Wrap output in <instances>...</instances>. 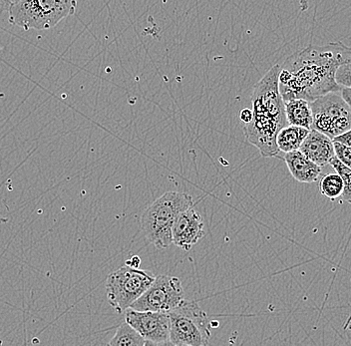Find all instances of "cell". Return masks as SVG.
Listing matches in <instances>:
<instances>
[{"mask_svg":"<svg viewBox=\"0 0 351 346\" xmlns=\"http://www.w3.org/2000/svg\"><path fill=\"white\" fill-rule=\"evenodd\" d=\"M111 346H145L147 341L128 323H123L109 343Z\"/></svg>","mask_w":351,"mask_h":346,"instance_id":"15","label":"cell"},{"mask_svg":"<svg viewBox=\"0 0 351 346\" xmlns=\"http://www.w3.org/2000/svg\"><path fill=\"white\" fill-rule=\"evenodd\" d=\"M319 189L322 195L331 201L340 198L343 193V181L337 173L326 175L320 180Z\"/></svg>","mask_w":351,"mask_h":346,"instance_id":"16","label":"cell"},{"mask_svg":"<svg viewBox=\"0 0 351 346\" xmlns=\"http://www.w3.org/2000/svg\"><path fill=\"white\" fill-rule=\"evenodd\" d=\"M170 317V341L172 345H210L212 323L207 313L195 301H184L168 312Z\"/></svg>","mask_w":351,"mask_h":346,"instance_id":"5","label":"cell"},{"mask_svg":"<svg viewBox=\"0 0 351 346\" xmlns=\"http://www.w3.org/2000/svg\"><path fill=\"white\" fill-rule=\"evenodd\" d=\"M350 133V130L346 131V132L342 133V134L333 137L331 141L339 142V143L344 144V145L351 147Z\"/></svg>","mask_w":351,"mask_h":346,"instance_id":"20","label":"cell"},{"mask_svg":"<svg viewBox=\"0 0 351 346\" xmlns=\"http://www.w3.org/2000/svg\"><path fill=\"white\" fill-rule=\"evenodd\" d=\"M309 130L302 127L285 126L280 129L278 136H276V146L278 150L284 153L293 152L298 150L302 145L304 140L306 139Z\"/></svg>","mask_w":351,"mask_h":346,"instance_id":"14","label":"cell"},{"mask_svg":"<svg viewBox=\"0 0 351 346\" xmlns=\"http://www.w3.org/2000/svg\"><path fill=\"white\" fill-rule=\"evenodd\" d=\"M194 200L181 192H167L143 212L141 225L147 240L158 249H168L172 243V227L182 212L193 208Z\"/></svg>","mask_w":351,"mask_h":346,"instance_id":"3","label":"cell"},{"mask_svg":"<svg viewBox=\"0 0 351 346\" xmlns=\"http://www.w3.org/2000/svg\"><path fill=\"white\" fill-rule=\"evenodd\" d=\"M298 150L322 168L328 165L331 158L335 157L330 138L315 129L309 130Z\"/></svg>","mask_w":351,"mask_h":346,"instance_id":"11","label":"cell"},{"mask_svg":"<svg viewBox=\"0 0 351 346\" xmlns=\"http://www.w3.org/2000/svg\"><path fill=\"white\" fill-rule=\"evenodd\" d=\"M17 1L19 0H0V12H10L11 6Z\"/></svg>","mask_w":351,"mask_h":346,"instance_id":"23","label":"cell"},{"mask_svg":"<svg viewBox=\"0 0 351 346\" xmlns=\"http://www.w3.org/2000/svg\"><path fill=\"white\" fill-rule=\"evenodd\" d=\"M285 112L287 124L302 127L307 130L313 129V114L309 101L302 98L285 101Z\"/></svg>","mask_w":351,"mask_h":346,"instance_id":"13","label":"cell"},{"mask_svg":"<svg viewBox=\"0 0 351 346\" xmlns=\"http://www.w3.org/2000/svg\"><path fill=\"white\" fill-rule=\"evenodd\" d=\"M285 161L291 176L300 183L311 184L317 181L322 167L313 163L300 150L285 153Z\"/></svg>","mask_w":351,"mask_h":346,"instance_id":"12","label":"cell"},{"mask_svg":"<svg viewBox=\"0 0 351 346\" xmlns=\"http://www.w3.org/2000/svg\"><path fill=\"white\" fill-rule=\"evenodd\" d=\"M78 0H19L8 12V21L22 29L47 30L76 12Z\"/></svg>","mask_w":351,"mask_h":346,"instance_id":"4","label":"cell"},{"mask_svg":"<svg viewBox=\"0 0 351 346\" xmlns=\"http://www.w3.org/2000/svg\"><path fill=\"white\" fill-rule=\"evenodd\" d=\"M329 164L332 166V168L337 171V174H339L340 178L343 181V193H342V200L346 201V203H350L351 201V170L350 167L348 166L344 165L342 162H340L337 158L332 157L331 158L330 161H329Z\"/></svg>","mask_w":351,"mask_h":346,"instance_id":"17","label":"cell"},{"mask_svg":"<svg viewBox=\"0 0 351 346\" xmlns=\"http://www.w3.org/2000/svg\"><path fill=\"white\" fill-rule=\"evenodd\" d=\"M313 129L332 139L351 129V110L339 92H330L311 102Z\"/></svg>","mask_w":351,"mask_h":346,"instance_id":"7","label":"cell"},{"mask_svg":"<svg viewBox=\"0 0 351 346\" xmlns=\"http://www.w3.org/2000/svg\"><path fill=\"white\" fill-rule=\"evenodd\" d=\"M351 63H344V64L339 65L335 71V82L339 85L340 87H350L351 81Z\"/></svg>","mask_w":351,"mask_h":346,"instance_id":"18","label":"cell"},{"mask_svg":"<svg viewBox=\"0 0 351 346\" xmlns=\"http://www.w3.org/2000/svg\"><path fill=\"white\" fill-rule=\"evenodd\" d=\"M339 95L341 96L342 99L346 101L348 105L351 102V89L350 87H340L339 91Z\"/></svg>","mask_w":351,"mask_h":346,"instance_id":"21","label":"cell"},{"mask_svg":"<svg viewBox=\"0 0 351 346\" xmlns=\"http://www.w3.org/2000/svg\"><path fill=\"white\" fill-rule=\"evenodd\" d=\"M252 118V112L251 109L245 108L240 112V120L243 124L249 123Z\"/></svg>","mask_w":351,"mask_h":346,"instance_id":"22","label":"cell"},{"mask_svg":"<svg viewBox=\"0 0 351 346\" xmlns=\"http://www.w3.org/2000/svg\"><path fill=\"white\" fill-rule=\"evenodd\" d=\"M125 321L135 328L147 345H172L170 341V317L167 312L125 310Z\"/></svg>","mask_w":351,"mask_h":346,"instance_id":"9","label":"cell"},{"mask_svg":"<svg viewBox=\"0 0 351 346\" xmlns=\"http://www.w3.org/2000/svg\"><path fill=\"white\" fill-rule=\"evenodd\" d=\"M351 63V49L341 42L309 45L282 63L278 72V89L284 101L302 98L311 101L330 92H339L335 71Z\"/></svg>","mask_w":351,"mask_h":346,"instance_id":"1","label":"cell"},{"mask_svg":"<svg viewBox=\"0 0 351 346\" xmlns=\"http://www.w3.org/2000/svg\"><path fill=\"white\" fill-rule=\"evenodd\" d=\"M185 301L181 280L176 277L160 275L155 277L148 290L131 304L139 312H167Z\"/></svg>","mask_w":351,"mask_h":346,"instance_id":"8","label":"cell"},{"mask_svg":"<svg viewBox=\"0 0 351 346\" xmlns=\"http://www.w3.org/2000/svg\"><path fill=\"white\" fill-rule=\"evenodd\" d=\"M204 235L203 219L193 208L178 214L172 227V243L175 246L189 251Z\"/></svg>","mask_w":351,"mask_h":346,"instance_id":"10","label":"cell"},{"mask_svg":"<svg viewBox=\"0 0 351 346\" xmlns=\"http://www.w3.org/2000/svg\"><path fill=\"white\" fill-rule=\"evenodd\" d=\"M333 152H335V157L337 158L340 162L344 165L350 167L351 165V151L350 146L344 145V144L339 143V142H333Z\"/></svg>","mask_w":351,"mask_h":346,"instance_id":"19","label":"cell"},{"mask_svg":"<svg viewBox=\"0 0 351 346\" xmlns=\"http://www.w3.org/2000/svg\"><path fill=\"white\" fill-rule=\"evenodd\" d=\"M127 266H130L132 268H139L140 264H141V260L138 256H135V257H132L130 260H127L126 262Z\"/></svg>","mask_w":351,"mask_h":346,"instance_id":"24","label":"cell"},{"mask_svg":"<svg viewBox=\"0 0 351 346\" xmlns=\"http://www.w3.org/2000/svg\"><path fill=\"white\" fill-rule=\"evenodd\" d=\"M155 280L154 273L139 268L124 267L110 273L106 280L107 299L116 312L123 313L148 290Z\"/></svg>","mask_w":351,"mask_h":346,"instance_id":"6","label":"cell"},{"mask_svg":"<svg viewBox=\"0 0 351 346\" xmlns=\"http://www.w3.org/2000/svg\"><path fill=\"white\" fill-rule=\"evenodd\" d=\"M278 72L280 65H274L256 83L252 95V118L243 124L245 138L263 157L278 156L276 136L287 125L285 101L278 89Z\"/></svg>","mask_w":351,"mask_h":346,"instance_id":"2","label":"cell"}]
</instances>
